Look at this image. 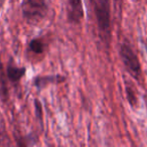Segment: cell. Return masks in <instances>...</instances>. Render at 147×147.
Listing matches in <instances>:
<instances>
[{
    "label": "cell",
    "instance_id": "cell-11",
    "mask_svg": "<svg viewBox=\"0 0 147 147\" xmlns=\"http://www.w3.org/2000/svg\"><path fill=\"white\" fill-rule=\"evenodd\" d=\"M6 132H5V126L3 121L0 119V144H6Z\"/></svg>",
    "mask_w": 147,
    "mask_h": 147
},
{
    "label": "cell",
    "instance_id": "cell-4",
    "mask_svg": "<svg viewBox=\"0 0 147 147\" xmlns=\"http://www.w3.org/2000/svg\"><path fill=\"white\" fill-rule=\"evenodd\" d=\"M67 21L71 24H80L84 18V8L82 0H67Z\"/></svg>",
    "mask_w": 147,
    "mask_h": 147
},
{
    "label": "cell",
    "instance_id": "cell-13",
    "mask_svg": "<svg viewBox=\"0 0 147 147\" xmlns=\"http://www.w3.org/2000/svg\"><path fill=\"white\" fill-rule=\"evenodd\" d=\"M145 47H146V51H147V40H146V42H145Z\"/></svg>",
    "mask_w": 147,
    "mask_h": 147
},
{
    "label": "cell",
    "instance_id": "cell-12",
    "mask_svg": "<svg viewBox=\"0 0 147 147\" xmlns=\"http://www.w3.org/2000/svg\"><path fill=\"white\" fill-rule=\"evenodd\" d=\"M3 4V0H0V8H1V6H2Z\"/></svg>",
    "mask_w": 147,
    "mask_h": 147
},
{
    "label": "cell",
    "instance_id": "cell-2",
    "mask_svg": "<svg viewBox=\"0 0 147 147\" xmlns=\"http://www.w3.org/2000/svg\"><path fill=\"white\" fill-rule=\"evenodd\" d=\"M49 0H22V17L30 23H36L45 19L49 13Z\"/></svg>",
    "mask_w": 147,
    "mask_h": 147
},
{
    "label": "cell",
    "instance_id": "cell-14",
    "mask_svg": "<svg viewBox=\"0 0 147 147\" xmlns=\"http://www.w3.org/2000/svg\"><path fill=\"white\" fill-rule=\"evenodd\" d=\"M145 102H146V106H147V98L145 99Z\"/></svg>",
    "mask_w": 147,
    "mask_h": 147
},
{
    "label": "cell",
    "instance_id": "cell-6",
    "mask_svg": "<svg viewBox=\"0 0 147 147\" xmlns=\"http://www.w3.org/2000/svg\"><path fill=\"white\" fill-rule=\"evenodd\" d=\"M6 76L7 79L12 84H18L20 80L25 76L26 69L25 67H17L14 63H8L6 67Z\"/></svg>",
    "mask_w": 147,
    "mask_h": 147
},
{
    "label": "cell",
    "instance_id": "cell-10",
    "mask_svg": "<svg viewBox=\"0 0 147 147\" xmlns=\"http://www.w3.org/2000/svg\"><path fill=\"white\" fill-rule=\"evenodd\" d=\"M34 106H35V114H36L37 120L40 123V126L42 128L43 126V116H42V107H41V103L39 102L37 99L34 100Z\"/></svg>",
    "mask_w": 147,
    "mask_h": 147
},
{
    "label": "cell",
    "instance_id": "cell-7",
    "mask_svg": "<svg viewBox=\"0 0 147 147\" xmlns=\"http://www.w3.org/2000/svg\"><path fill=\"white\" fill-rule=\"evenodd\" d=\"M7 82H8V79L6 76V71H4L2 63L0 61V98L4 103H6L9 99Z\"/></svg>",
    "mask_w": 147,
    "mask_h": 147
},
{
    "label": "cell",
    "instance_id": "cell-1",
    "mask_svg": "<svg viewBox=\"0 0 147 147\" xmlns=\"http://www.w3.org/2000/svg\"><path fill=\"white\" fill-rule=\"evenodd\" d=\"M94 11L96 16L99 37L109 47L111 42V0H94Z\"/></svg>",
    "mask_w": 147,
    "mask_h": 147
},
{
    "label": "cell",
    "instance_id": "cell-9",
    "mask_svg": "<svg viewBox=\"0 0 147 147\" xmlns=\"http://www.w3.org/2000/svg\"><path fill=\"white\" fill-rule=\"evenodd\" d=\"M125 92H126V96H127V100H128L129 104L131 107L135 108L137 106V96H136V91L135 88L130 84V82L126 81L125 82Z\"/></svg>",
    "mask_w": 147,
    "mask_h": 147
},
{
    "label": "cell",
    "instance_id": "cell-5",
    "mask_svg": "<svg viewBox=\"0 0 147 147\" xmlns=\"http://www.w3.org/2000/svg\"><path fill=\"white\" fill-rule=\"evenodd\" d=\"M65 81V78L61 75H49V76H37L33 79V86L37 90L45 88L51 84H61Z\"/></svg>",
    "mask_w": 147,
    "mask_h": 147
},
{
    "label": "cell",
    "instance_id": "cell-8",
    "mask_svg": "<svg viewBox=\"0 0 147 147\" xmlns=\"http://www.w3.org/2000/svg\"><path fill=\"white\" fill-rule=\"evenodd\" d=\"M47 45L40 38H33L28 43V51L35 55H41L45 53Z\"/></svg>",
    "mask_w": 147,
    "mask_h": 147
},
{
    "label": "cell",
    "instance_id": "cell-3",
    "mask_svg": "<svg viewBox=\"0 0 147 147\" xmlns=\"http://www.w3.org/2000/svg\"><path fill=\"white\" fill-rule=\"evenodd\" d=\"M119 55L126 69L135 80H139L141 76V65L136 53L131 45L127 42H122L119 49Z\"/></svg>",
    "mask_w": 147,
    "mask_h": 147
}]
</instances>
